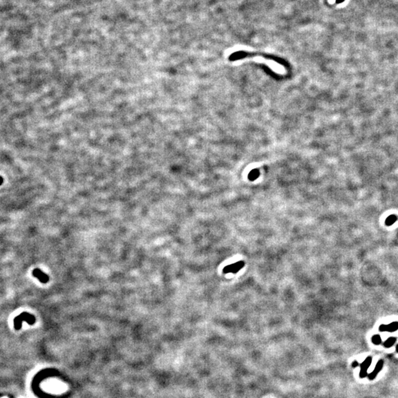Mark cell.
Wrapping results in <instances>:
<instances>
[{
    "instance_id": "1",
    "label": "cell",
    "mask_w": 398,
    "mask_h": 398,
    "mask_svg": "<svg viewBox=\"0 0 398 398\" xmlns=\"http://www.w3.org/2000/svg\"><path fill=\"white\" fill-rule=\"evenodd\" d=\"M27 321L29 325H33L36 321V318L34 315L28 313H22L20 315H18L17 317L14 319V327L16 330H19L22 327V321Z\"/></svg>"
},
{
    "instance_id": "2",
    "label": "cell",
    "mask_w": 398,
    "mask_h": 398,
    "mask_svg": "<svg viewBox=\"0 0 398 398\" xmlns=\"http://www.w3.org/2000/svg\"><path fill=\"white\" fill-rule=\"evenodd\" d=\"M243 265H244V263H243V261L237 262L236 263L231 264V265H228V266H226L224 269V272L225 274H229V273L235 274L242 269Z\"/></svg>"
},
{
    "instance_id": "3",
    "label": "cell",
    "mask_w": 398,
    "mask_h": 398,
    "mask_svg": "<svg viewBox=\"0 0 398 398\" xmlns=\"http://www.w3.org/2000/svg\"><path fill=\"white\" fill-rule=\"evenodd\" d=\"M33 276L37 278L42 283H47L49 281L48 276L38 269H36L33 271Z\"/></svg>"
},
{
    "instance_id": "4",
    "label": "cell",
    "mask_w": 398,
    "mask_h": 398,
    "mask_svg": "<svg viewBox=\"0 0 398 398\" xmlns=\"http://www.w3.org/2000/svg\"><path fill=\"white\" fill-rule=\"evenodd\" d=\"M372 357L371 356L367 357L366 359H365L364 361L360 364V369H361V370H368L369 367L370 366L371 363H372Z\"/></svg>"
},
{
    "instance_id": "5",
    "label": "cell",
    "mask_w": 398,
    "mask_h": 398,
    "mask_svg": "<svg viewBox=\"0 0 398 398\" xmlns=\"http://www.w3.org/2000/svg\"><path fill=\"white\" fill-rule=\"evenodd\" d=\"M395 341H396V338L390 337V338H389V339H388L386 341L384 342V344H383V346H384L385 347H386V348H390L391 346H392L394 345V344L395 343Z\"/></svg>"
},
{
    "instance_id": "6",
    "label": "cell",
    "mask_w": 398,
    "mask_h": 398,
    "mask_svg": "<svg viewBox=\"0 0 398 398\" xmlns=\"http://www.w3.org/2000/svg\"><path fill=\"white\" fill-rule=\"evenodd\" d=\"M398 330V322L397 321H394V322L389 324L387 325V331L388 332H395Z\"/></svg>"
},
{
    "instance_id": "7",
    "label": "cell",
    "mask_w": 398,
    "mask_h": 398,
    "mask_svg": "<svg viewBox=\"0 0 398 398\" xmlns=\"http://www.w3.org/2000/svg\"><path fill=\"white\" fill-rule=\"evenodd\" d=\"M396 220H397V217H396V215H391L386 218V220H385V224H386L387 226H391L395 224Z\"/></svg>"
},
{
    "instance_id": "8",
    "label": "cell",
    "mask_w": 398,
    "mask_h": 398,
    "mask_svg": "<svg viewBox=\"0 0 398 398\" xmlns=\"http://www.w3.org/2000/svg\"><path fill=\"white\" fill-rule=\"evenodd\" d=\"M372 341L373 344H375V345H379V344H380L382 340H381V338L380 335H375L372 338Z\"/></svg>"
},
{
    "instance_id": "9",
    "label": "cell",
    "mask_w": 398,
    "mask_h": 398,
    "mask_svg": "<svg viewBox=\"0 0 398 398\" xmlns=\"http://www.w3.org/2000/svg\"><path fill=\"white\" fill-rule=\"evenodd\" d=\"M383 366V361L382 360H380L377 363V364H376V366H375V368L374 371L376 373H378L379 372H380V371L382 370Z\"/></svg>"
},
{
    "instance_id": "10",
    "label": "cell",
    "mask_w": 398,
    "mask_h": 398,
    "mask_svg": "<svg viewBox=\"0 0 398 398\" xmlns=\"http://www.w3.org/2000/svg\"><path fill=\"white\" fill-rule=\"evenodd\" d=\"M377 375V373L375 372V371H373V372H372L371 373H370V374H368V377H369V379H370V380H374V379L375 378V377H376Z\"/></svg>"
},
{
    "instance_id": "11",
    "label": "cell",
    "mask_w": 398,
    "mask_h": 398,
    "mask_svg": "<svg viewBox=\"0 0 398 398\" xmlns=\"http://www.w3.org/2000/svg\"><path fill=\"white\" fill-rule=\"evenodd\" d=\"M366 376H368V373H367V370H360V377H361V378H364V377H366Z\"/></svg>"
},
{
    "instance_id": "12",
    "label": "cell",
    "mask_w": 398,
    "mask_h": 398,
    "mask_svg": "<svg viewBox=\"0 0 398 398\" xmlns=\"http://www.w3.org/2000/svg\"><path fill=\"white\" fill-rule=\"evenodd\" d=\"M257 176H258V173H257V172H256V171L254 170V171H253V172L251 173L250 177H249V178H250L251 180H254V179H256Z\"/></svg>"
},
{
    "instance_id": "13",
    "label": "cell",
    "mask_w": 398,
    "mask_h": 398,
    "mask_svg": "<svg viewBox=\"0 0 398 398\" xmlns=\"http://www.w3.org/2000/svg\"><path fill=\"white\" fill-rule=\"evenodd\" d=\"M379 330H380V332L387 331V325H381L380 327H379Z\"/></svg>"
},
{
    "instance_id": "14",
    "label": "cell",
    "mask_w": 398,
    "mask_h": 398,
    "mask_svg": "<svg viewBox=\"0 0 398 398\" xmlns=\"http://www.w3.org/2000/svg\"><path fill=\"white\" fill-rule=\"evenodd\" d=\"M358 365H359V364H358V362L356 361V360H355V361H353V363L352 364V366L353 367V368H355V367L358 366Z\"/></svg>"
},
{
    "instance_id": "15",
    "label": "cell",
    "mask_w": 398,
    "mask_h": 398,
    "mask_svg": "<svg viewBox=\"0 0 398 398\" xmlns=\"http://www.w3.org/2000/svg\"><path fill=\"white\" fill-rule=\"evenodd\" d=\"M344 1V0H335V3H338V4H340V3H343Z\"/></svg>"
},
{
    "instance_id": "16",
    "label": "cell",
    "mask_w": 398,
    "mask_h": 398,
    "mask_svg": "<svg viewBox=\"0 0 398 398\" xmlns=\"http://www.w3.org/2000/svg\"><path fill=\"white\" fill-rule=\"evenodd\" d=\"M3 179H2L1 177H0V185L2 184V183H3Z\"/></svg>"
},
{
    "instance_id": "17",
    "label": "cell",
    "mask_w": 398,
    "mask_h": 398,
    "mask_svg": "<svg viewBox=\"0 0 398 398\" xmlns=\"http://www.w3.org/2000/svg\"><path fill=\"white\" fill-rule=\"evenodd\" d=\"M396 350H397V352H398V344L397 345V346H396Z\"/></svg>"
}]
</instances>
